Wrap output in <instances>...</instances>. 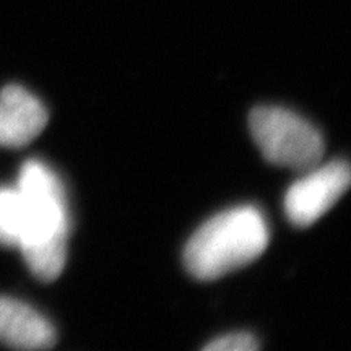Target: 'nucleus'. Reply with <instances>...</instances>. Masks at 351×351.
<instances>
[{
    "label": "nucleus",
    "mask_w": 351,
    "mask_h": 351,
    "mask_svg": "<svg viewBox=\"0 0 351 351\" xmlns=\"http://www.w3.org/2000/svg\"><path fill=\"white\" fill-rule=\"evenodd\" d=\"M0 341L21 350H46L56 345L57 335L33 307L0 296Z\"/></svg>",
    "instance_id": "423d86ee"
},
{
    "label": "nucleus",
    "mask_w": 351,
    "mask_h": 351,
    "mask_svg": "<svg viewBox=\"0 0 351 351\" xmlns=\"http://www.w3.org/2000/svg\"><path fill=\"white\" fill-rule=\"evenodd\" d=\"M269 244V228L254 207H238L208 219L194 232L184 263L199 280H215L261 256Z\"/></svg>",
    "instance_id": "f03ea898"
},
{
    "label": "nucleus",
    "mask_w": 351,
    "mask_h": 351,
    "mask_svg": "<svg viewBox=\"0 0 351 351\" xmlns=\"http://www.w3.org/2000/svg\"><path fill=\"white\" fill-rule=\"evenodd\" d=\"M46 124V108L29 91L16 85L0 91V147H25Z\"/></svg>",
    "instance_id": "39448f33"
},
{
    "label": "nucleus",
    "mask_w": 351,
    "mask_h": 351,
    "mask_svg": "<svg viewBox=\"0 0 351 351\" xmlns=\"http://www.w3.org/2000/svg\"><path fill=\"white\" fill-rule=\"evenodd\" d=\"M23 228V205L16 189H0V243L19 245Z\"/></svg>",
    "instance_id": "0eeeda50"
},
{
    "label": "nucleus",
    "mask_w": 351,
    "mask_h": 351,
    "mask_svg": "<svg viewBox=\"0 0 351 351\" xmlns=\"http://www.w3.org/2000/svg\"><path fill=\"white\" fill-rule=\"evenodd\" d=\"M258 348L256 337L245 332H236L215 339L205 346L207 351H252Z\"/></svg>",
    "instance_id": "6e6552de"
},
{
    "label": "nucleus",
    "mask_w": 351,
    "mask_h": 351,
    "mask_svg": "<svg viewBox=\"0 0 351 351\" xmlns=\"http://www.w3.org/2000/svg\"><path fill=\"white\" fill-rule=\"evenodd\" d=\"M16 191L23 205L19 247L34 275L52 282L60 275L67 256V205L57 176L41 161H26Z\"/></svg>",
    "instance_id": "f257e3e1"
},
{
    "label": "nucleus",
    "mask_w": 351,
    "mask_h": 351,
    "mask_svg": "<svg viewBox=\"0 0 351 351\" xmlns=\"http://www.w3.org/2000/svg\"><path fill=\"white\" fill-rule=\"evenodd\" d=\"M350 186V166L332 161L311 168L304 178L288 189L285 210L295 226L306 228L327 213Z\"/></svg>",
    "instance_id": "20e7f679"
},
{
    "label": "nucleus",
    "mask_w": 351,
    "mask_h": 351,
    "mask_svg": "<svg viewBox=\"0 0 351 351\" xmlns=\"http://www.w3.org/2000/svg\"><path fill=\"white\" fill-rule=\"evenodd\" d=\"M249 125L258 150L271 165L311 169L322 161V135L288 109L258 106L251 112Z\"/></svg>",
    "instance_id": "7ed1b4c3"
}]
</instances>
